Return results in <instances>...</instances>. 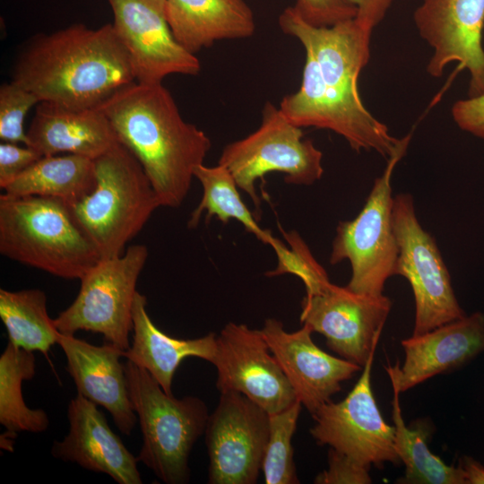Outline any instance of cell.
I'll use <instances>...</instances> for the list:
<instances>
[{
	"label": "cell",
	"instance_id": "obj_1",
	"mask_svg": "<svg viewBox=\"0 0 484 484\" xmlns=\"http://www.w3.org/2000/svg\"><path fill=\"white\" fill-rule=\"evenodd\" d=\"M12 81L39 102L91 108L135 78L113 24L90 29L76 23L30 39L13 64Z\"/></svg>",
	"mask_w": 484,
	"mask_h": 484
},
{
	"label": "cell",
	"instance_id": "obj_2",
	"mask_svg": "<svg viewBox=\"0 0 484 484\" xmlns=\"http://www.w3.org/2000/svg\"><path fill=\"white\" fill-rule=\"evenodd\" d=\"M96 108L140 162L161 206L179 207L189 192L194 169L203 164L212 147L208 135L184 120L161 82H134Z\"/></svg>",
	"mask_w": 484,
	"mask_h": 484
},
{
	"label": "cell",
	"instance_id": "obj_3",
	"mask_svg": "<svg viewBox=\"0 0 484 484\" xmlns=\"http://www.w3.org/2000/svg\"><path fill=\"white\" fill-rule=\"evenodd\" d=\"M0 253L68 280H80L101 259L67 203L37 195H0Z\"/></svg>",
	"mask_w": 484,
	"mask_h": 484
},
{
	"label": "cell",
	"instance_id": "obj_4",
	"mask_svg": "<svg viewBox=\"0 0 484 484\" xmlns=\"http://www.w3.org/2000/svg\"><path fill=\"white\" fill-rule=\"evenodd\" d=\"M94 168V188L69 207L100 258H112L161 204L140 162L120 142L95 159Z\"/></svg>",
	"mask_w": 484,
	"mask_h": 484
},
{
	"label": "cell",
	"instance_id": "obj_5",
	"mask_svg": "<svg viewBox=\"0 0 484 484\" xmlns=\"http://www.w3.org/2000/svg\"><path fill=\"white\" fill-rule=\"evenodd\" d=\"M124 367L143 435L138 462L164 483L189 482V456L205 431L206 403L196 396L177 399L168 394L148 371L129 360Z\"/></svg>",
	"mask_w": 484,
	"mask_h": 484
},
{
	"label": "cell",
	"instance_id": "obj_6",
	"mask_svg": "<svg viewBox=\"0 0 484 484\" xmlns=\"http://www.w3.org/2000/svg\"><path fill=\"white\" fill-rule=\"evenodd\" d=\"M279 25L315 58L316 91L325 104L359 125H376L379 120L363 104L358 86L359 73L369 60L373 30L355 18L330 27L313 26L293 6L283 10Z\"/></svg>",
	"mask_w": 484,
	"mask_h": 484
},
{
	"label": "cell",
	"instance_id": "obj_7",
	"mask_svg": "<svg viewBox=\"0 0 484 484\" xmlns=\"http://www.w3.org/2000/svg\"><path fill=\"white\" fill-rule=\"evenodd\" d=\"M411 135L402 138L384 172L375 179L359 213L353 220L340 221L336 228L329 262L332 265L350 262L351 276L346 287L353 292L382 295L387 280L396 275L399 250L393 226L391 180Z\"/></svg>",
	"mask_w": 484,
	"mask_h": 484
},
{
	"label": "cell",
	"instance_id": "obj_8",
	"mask_svg": "<svg viewBox=\"0 0 484 484\" xmlns=\"http://www.w3.org/2000/svg\"><path fill=\"white\" fill-rule=\"evenodd\" d=\"M323 152L310 139L304 138L301 127L292 124L272 102L262 110L261 124L246 137L227 144L219 164L233 176L260 210L261 199L255 182L267 173L284 174L286 183L310 186L324 174Z\"/></svg>",
	"mask_w": 484,
	"mask_h": 484
},
{
	"label": "cell",
	"instance_id": "obj_9",
	"mask_svg": "<svg viewBox=\"0 0 484 484\" xmlns=\"http://www.w3.org/2000/svg\"><path fill=\"white\" fill-rule=\"evenodd\" d=\"M148 258L144 245H133L119 256L100 259L81 279L73 302L54 319L58 331H88L122 350L130 348L136 283Z\"/></svg>",
	"mask_w": 484,
	"mask_h": 484
},
{
	"label": "cell",
	"instance_id": "obj_10",
	"mask_svg": "<svg viewBox=\"0 0 484 484\" xmlns=\"http://www.w3.org/2000/svg\"><path fill=\"white\" fill-rule=\"evenodd\" d=\"M392 216L399 250L396 275L408 281L414 296L412 335L465 316L439 248L418 220L411 194L393 196Z\"/></svg>",
	"mask_w": 484,
	"mask_h": 484
},
{
	"label": "cell",
	"instance_id": "obj_11",
	"mask_svg": "<svg viewBox=\"0 0 484 484\" xmlns=\"http://www.w3.org/2000/svg\"><path fill=\"white\" fill-rule=\"evenodd\" d=\"M374 355L375 351L343 400L325 402L312 414L310 434L319 445H328L365 466L381 468L401 460L394 446V427L383 419L372 390Z\"/></svg>",
	"mask_w": 484,
	"mask_h": 484
},
{
	"label": "cell",
	"instance_id": "obj_12",
	"mask_svg": "<svg viewBox=\"0 0 484 484\" xmlns=\"http://www.w3.org/2000/svg\"><path fill=\"white\" fill-rule=\"evenodd\" d=\"M203 435L208 483L257 482L269 436L267 411L239 393H220Z\"/></svg>",
	"mask_w": 484,
	"mask_h": 484
},
{
	"label": "cell",
	"instance_id": "obj_13",
	"mask_svg": "<svg viewBox=\"0 0 484 484\" xmlns=\"http://www.w3.org/2000/svg\"><path fill=\"white\" fill-rule=\"evenodd\" d=\"M393 302L385 295L356 293L329 282L301 301L299 320L322 334L330 350L364 367L378 344Z\"/></svg>",
	"mask_w": 484,
	"mask_h": 484
},
{
	"label": "cell",
	"instance_id": "obj_14",
	"mask_svg": "<svg viewBox=\"0 0 484 484\" xmlns=\"http://www.w3.org/2000/svg\"><path fill=\"white\" fill-rule=\"evenodd\" d=\"M216 387L239 393L269 414L281 411L298 399L260 330L228 323L216 337Z\"/></svg>",
	"mask_w": 484,
	"mask_h": 484
},
{
	"label": "cell",
	"instance_id": "obj_15",
	"mask_svg": "<svg viewBox=\"0 0 484 484\" xmlns=\"http://www.w3.org/2000/svg\"><path fill=\"white\" fill-rule=\"evenodd\" d=\"M114 29L124 44L135 82L160 83L168 75H197L201 64L175 39L167 0H108Z\"/></svg>",
	"mask_w": 484,
	"mask_h": 484
},
{
	"label": "cell",
	"instance_id": "obj_16",
	"mask_svg": "<svg viewBox=\"0 0 484 484\" xmlns=\"http://www.w3.org/2000/svg\"><path fill=\"white\" fill-rule=\"evenodd\" d=\"M413 20L433 49L428 73L439 78L449 64L457 62L470 74L468 97L484 92V0H422Z\"/></svg>",
	"mask_w": 484,
	"mask_h": 484
},
{
	"label": "cell",
	"instance_id": "obj_17",
	"mask_svg": "<svg viewBox=\"0 0 484 484\" xmlns=\"http://www.w3.org/2000/svg\"><path fill=\"white\" fill-rule=\"evenodd\" d=\"M297 399L312 414L333 394L341 384L352 378L363 367L324 351L311 338L305 324L295 332L284 329L281 321L268 318L260 329Z\"/></svg>",
	"mask_w": 484,
	"mask_h": 484
},
{
	"label": "cell",
	"instance_id": "obj_18",
	"mask_svg": "<svg viewBox=\"0 0 484 484\" xmlns=\"http://www.w3.org/2000/svg\"><path fill=\"white\" fill-rule=\"evenodd\" d=\"M402 367H385L392 387L400 393L457 369L484 351V314L475 312L401 341Z\"/></svg>",
	"mask_w": 484,
	"mask_h": 484
},
{
	"label": "cell",
	"instance_id": "obj_19",
	"mask_svg": "<svg viewBox=\"0 0 484 484\" xmlns=\"http://www.w3.org/2000/svg\"><path fill=\"white\" fill-rule=\"evenodd\" d=\"M68 434L54 441L51 454L89 471L108 475L119 484H141L137 457L109 428L97 405L81 394L67 408Z\"/></svg>",
	"mask_w": 484,
	"mask_h": 484
},
{
	"label": "cell",
	"instance_id": "obj_20",
	"mask_svg": "<svg viewBox=\"0 0 484 484\" xmlns=\"http://www.w3.org/2000/svg\"><path fill=\"white\" fill-rule=\"evenodd\" d=\"M57 344L65 355L66 369L77 393L104 407L118 430L129 436L137 415L131 403L124 364L120 362L124 350L107 342L96 346L74 334L62 333Z\"/></svg>",
	"mask_w": 484,
	"mask_h": 484
},
{
	"label": "cell",
	"instance_id": "obj_21",
	"mask_svg": "<svg viewBox=\"0 0 484 484\" xmlns=\"http://www.w3.org/2000/svg\"><path fill=\"white\" fill-rule=\"evenodd\" d=\"M28 146L42 156L75 154L95 160L119 140L108 117L97 108H73L38 103L27 131Z\"/></svg>",
	"mask_w": 484,
	"mask_h": 484
},
{
	"label": "cell",
	"instance_id": "obj_22",
	"mask_svg": "<svg viewBox=\"0 0 484 484\" xmlns=\"http://www.w3.org/2000/svg\"><path fill=\"white\" fill-rule=\"evenodd\" d=\"M146 297L136 291L133 305V342L122 355L148 371L163 391L172 394L174 375L180 363L196 357L212 364L216 355L214 333L194 338L179 339L166 334L151 321Z\"/></svg>",
	"mask_w": 484,
	"mask_h": 484
},
{
	"label": "cell",
	"instance_id": "obj_23",
	"mask_svg": "<svg viewBox=\"0 0 484 484\" xmlns=\"http://www.w3.org/2000/svg\"><path fill=\"white\" fill-rule=\"evenodd\" d=\"M167 13L177 41L194 55L219 40L248 38L255 30L245 0H167Z\"/></svg>",
	"mask_w": 484,
	"mask_h": 484
},
{
	"label": "cell",
	"instance_id": "obj_24",
	"mask_svg": "<svg viewBox=\"0 0 484 484\" xmlns=\"http://www.w3.org/2000/svg\"><path fill=\"white\" fill-rule=\"evenodd\" d=\"M94 160L65 154L43 156L3 190L9 196L37 195L59 199L69 206L92 191Z\"/></svg>",
	"mask_w": 484,
	"mask_h": 484
},
{
	"label": "cell",
	"instance_id": "obj_25",
	"mask_svg": "<svg viewBox=\"0 0 484 484\" xmlns=\"http://www.w3.org/2000/svg\"><path fill=\"white\" fill-rule=\"evenodd\" d=\"M392 416L394 427V446L405 465L404 476L398 480L405 484H466L460 466L447 465L428 448L429 425L423 421L407 427L400 404V392L393 387Z\"/></svg>",
	"mask_w": 484,
	"mask_h": 484
},
{
	"label": "cell",
	"instance_id": "obj_26",
	"mask_svg": "<svg viewBox=\"0 0 484 484\" xmlns=\"http://www.w3.org/2000/svg\"><path fill=\"white\" fill-rule=\"evenodd\" d=\"M36 373L33 351L10 341L0 356V423L14 437L19 432L41 433L49 426L48 414L29 408L22 398V384Z\"/></svg>",
	"mask_w": 484,
	"mask_h": 484
},
{
	"label": "cell",
	"instance_id": "obj_27",
	"mask_svg": "<svg viewBox=\"0 0 484 484\" xmlns=\"http://www.w3.org/2000/svg\"><path fill=\"white\" fill-rule=\"evenodd\" d=\"M0 317L11 343L48 355L57 344L60 332L47 307L46 293L39 289L0 290Z\"/></svg>",
	"mask_w": 484,
	"mask_h": 484
},
{
	"label": "cell",
	"instance_id": "obj_28",
	"mask_svg": "<svg viewBox=\"0 0 484 484\" xmlns=\"http://www.w3.org/2000/svg\"><path fill=\"white\" fill-rule=\"evenodd\" d=\"M194 177L202 185L203 196L191 214L188 228L196 227L205 212L207 220L215 216L224 224L231 219L238 221L246 231L272 248L281 241L275 238L271 231L258 225L256 219L241 199L233 176L223 165L219 163L213 167L199 165L194 169Z\"/></svg>",
	"mask_w": 484,
	"mask_h": 484
},
{
	"label": "cell",
	"instance_id": "obj_29",
	"mask_svg": "<svg viewBox=\"0 0 484 484\" xmlns=\"http://www.w3.org/2000/svg\"><path fill=\"white\" fill-rule=\"evenodd\" d=\"M301 406L297 400L289 408L269 414V436L261 467L266 484L299 483L293 458L292 437Z\"/></svg>",
	"mask_w": 484,
	"mask_h": 484
},
{
	"label": "cell",
	"instance_id": "obj_30",
	"mask_svg": "<svg viewBox=\"0 0 484 484\" xmlns=\"http://www.w3.org/2000/svg\"><path fill=\"white\" fill-rule=\"evenodd\" d=\"M290 247L281 241L273 248L278 259L277 268L268 276L291 273L304 283L306 294L321 291L329 282L324 268L315 260L304 240L296 232L283 233Z\"/></svg>",
	"mask_w": 484,
	"mask_h": 484
},
{
	"label": "cell",
	"instance_id": "obj_31",
	"mask_svg": "<svg viewBox=\"0 0 484 484\" xmlns=\"http://www.w3.org/2000/svg\"><path fill=\"white\" fill-rule=\"evenodd\" d=\"M35 94L11 82L0 87V139L2 142L28 145L24 132V118L29 110L38 105Z\"/></svg>",
	"mask_w": 484,
	"mask_h": 484
},
{
	"label": "cell",
	"instance_id": "obj_32",
	"mask_svg": "<svg viewBox=\"0 0 484 484\" xmlns=\"http://www.w3.org/2000/svg\"><path fill=\"white\" fill-rule=\"evenodd\" d=\"M293 7L304 21L316 27H330L357 14L348 0H296Z\"/></svg>",
	"mask_w": 484,
	"mask_h": 484
},
{
	"label": "cell",
	"instance_id": "obj_33",
	"mask_svg": "<svg viewBox=\"0 0 484 484\" xmlns=\"http://www.w3.org/2000/svg\"><path fill=\"white\" fill-rule=\"evenodd\" d=\"M370 467L365 466L349 456L330 448L328 452V468L318 473L315 484H369Z\"/></svg>",
	"mask_w": 484,
	"mask_h": 484
},
{
	"label": "cell",
	"instance_id": "obj_34",
	"mask_svg": "<svg viewBox=\"0 0 484 484\" xmlns=\"http://www.w3.org/2000/svg\"><path fill=\"white\" fill-rule=\"evenodd\" d=\"M43 157L33 148L2 142L0 144V187L3 189Z\"/></svg>",
	"mask_w": 484,
	"mask_h": 484
},
{
	"label": "cell",
	"instance_id": "obj_35",
	"mask_svg": "<svg viewBox=\"0 0 484 484\" xmlns=\"http://www.w3.org/2000/svg\"><path fill=\"white\" fill-rule=\"evenodd\" d=\"M451 115L460 129L484 140V92L454 102Z\"/></svg>",
	"mask_w": 484,
	"mask_h": 484
},
{
	"label": "cell",
	"instance_id": "obj_36",
	"mask_svg": "<svg viewBox=\"0 0 484 484\" xmlns=\"http://www.w3.org/2000/svg\"><path fill=\"white\" fill-rule=\"evenodd\" d=\"M357 9L355 19L373 30L385 18L394 0H348Z\"/></svg>",
	"mask_w": 484,
	"mask_h": 484
},
{
	"label": "cell",
	"instance_id": "obj_37",
	"mask_svg": "<svg viewBox=\"0 0 484 484\" xmlns=\"http://www.w3.org/2000/svg\"><path fill=\"white\" fill-rule=\"evenodd\" d=\"M459 466L463 473L466 484H484V466L473 458L464 456Z\"/></svg>",
	"mask_w": 484,
	"mask_h": 484
}]
</instances>
